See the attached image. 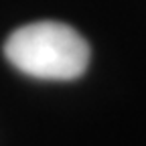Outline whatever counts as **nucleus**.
Returning a JSON list of instances; mask_svg holds the SVG:
<instances>
[{"mask_svg":"<svg viewBox=\"0 0 146 146\" xmlns=\"http://www.w3.org/2000/svg\"><path fill=\"white\" fill-rule=\"evenodd\" d=\"M6 59L25 75L69 81L89 65V45L69 25L39 21L16 29L4 43Z\"/></svg>","mask_w":146,"mask_h":146,"instance_id":"f257e3e1","label":"nucleus"}]
</instances>
